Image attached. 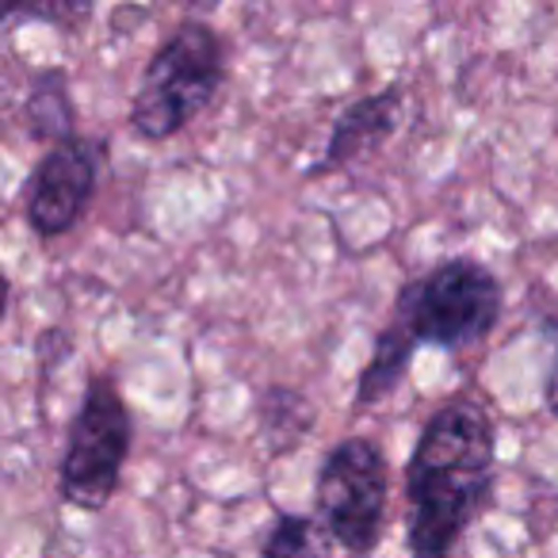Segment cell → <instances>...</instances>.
Masks as SVG:
<instances>
[{
  "label": "cell",
  "instance_id": "obj_1",
  "mask_svg": "<svg viewBox=\"0 0 558 558\" xmlns=\"http://www.w3.org/2000/svg\"><path fill=\"white\" fill-rule=\"evenodd\" d=\"M405 547L413 558H451L497 489V425L486 405L451 395L421 425L405 459Z\"/></svg>",
  "mask_w": 558,
  "mask_h": 558
},
{
  "label": "cell",
  "instance_id": "obj_2",
  "mask_svg": "<svg viewBox=\"0 0 558 558\" xmlns=\"http://www.w3.org/2000/svg\"><path fill=\"white\" fill-rule=\"evenodd\" d=\"M230 77V50L207 20H180L146 58L131 96V131L169 142L218 100Z\"/></svg>",
  "mask_w": 558,
  "mask_h": 558
},
{
  "label": "cell",
  "instance_id": "obj_3",
  "mask_svg": "<svg viewBox=\"0 0 558 558\" xmlns=\"http://www.w3.org/2000/svg\"><path fill=\"white\" fill-rule=\"evenodd\" d=\"M505 314V288L489 264L448 256L421 276L405 279L390 322L417 341V349L459 352L482 344Z\"/></svg>",
  "mask_w": 558,
  "mask_h": 558
},
{
  "label": "cell",
  "instance_id": "obj_4",
  "mask_svg": "<svg viewBox=\"0 0 558 558\" xmlns=\"http://www.w3.org/2000/svg\"><path fill=\"white\" fill-rule=\"evenodd\" d=\"M134 448V413L111 375H88L58 459V497L70 509L100 512L116 497Z\"/></svg>",
  "mask_w": 558,
  "mask_h": 558
},
{
  "label": "cell",
  "instance_id": "obj_5",
  "mask_svg": "<svg viewBox=\"0 0 558 558\" xmlns=\"http://www.w3.org/2000/svg\"><path fill=\"white\" fill-rule=\"evenodd\" d=\"M390 466L372 436H344L326 448L314 478V517L349 558H372L387 532Z\"/></svg>",
  "mask_w": 558,
  "mask_h": 558
},
{
  "label": "cell",
  "instance_id": "obj_6",
  "mask_svg": "<svg viewBox=\"0 0 558 558\" xmlns=\"http://www.w3.org/2000/svg\"><path fill=\"white\" fill-rule=\"evenodd\" d=\"M108 169V142L77 134L43 149L24 184V222L39 241L70 233L88 215Z\"/></svg>",
  "mask_w": 558,
  "mask_h": 558
},
{
  "label": "cell",
  "instance_id": "obj_7",
  "mask_svg": "<svg viewBox=\"0 0 558 558\" xmlns=\"http://www.w3.org/2000/svg\"><path fill=\"white\" fill-rule=\"evenodd\" d=\"M402 104H405V88L398 85V81L383 85L379 93H367V96H360V100H352L349 108L333 119V126H329L318 161L306 165V180H318V177H326V172H337L349 161H356V157L379 149L383 142L398 131Z\"/></svg>",
  "mask_w": 558,
  "mask_h": 558
},
{
  "label": "cell",
  "instance_id": "obj_8",
  "mask_svg": "<svg viewBox=\"0 0 558 558\" xmlns=\"http://www.w3.org/2000/svg\"><path fill=\"white\" fill-rule=\"evenodd\" d=\"M24 126H27V138L39 142L43 149L77 138V104H73V88L65 70L43 65V70H35L27 77Z\"/></svg>",
  "mask_w": 558,
  "mask_h": 558
},
{
  "label": "cell",
  "instance_id": "obj_9",
  "mask_svg": "<svg viewBox=\"0 0 558 558\" xmlns=\"http://www.w3.org/2000/svg\"><path fill=\"white\" fill-rule=\"evenodd\" d=\"M318 425V410L314 402L295 387L271 383L256 395V428L268 448V456H291L303 448V440Z\"/></svg>",
  "mask_w": 558,
  "mask_h": 558
},
{
  "label": "cell",
  "instance_id": "obj_10",
  "mask_svg": "<svg viewBox=\"0 0 558 558\" xmlns=\"http://www.w3.org/2000/svg\"><path fill=\"white\" fill-rule=\"evenodd\" d=\"M413 352H417V341H413L398 322H387V326L375 333L367 367L360 372L356 390H352V410H372V405H379L383 398L405 379V372H410V364H413Z\"/></svg>",
  "mask_w": 558,
  "mask_h": 558
},
{
  "label": "cell",
  "instance_id": "obj_11",
  "mask_svg": "<svg viewBox=\"0 0 558 558\" xmlns=\"http://www.w3.org/2000/svg\"><path fill=\"white\" fill-rule=\"evenodd\" d=\"M337 543L326 535L314 512L279 509L260 543V558H337Z\"/></svg>",
  "mask_w": 558,
  "mask_h": 558
},
{
  "label": "cell",
  "instance_id": "obj_12",
  "mask_svg": "<svg viewBox=\"0 0 558 558\" xmlns=\"http://www.w3.org/2000/svg\"><path fill=\"white\" fill-rule=\"evenodd\" d=\"M96 12V4L88 0H54V4H12L9 24H20V20H32V24H50L58 32H81L88 16Z\"/></svg>",
  "mask_w": 558,
  "mask_h": 558
},
{
  "label": "cell",
  "instance_id": "obj_13",
  "mask_svg": "<svg viewBox=\"0 0 558 558\" xmlns=\"http://www.w3.org/2000/svg\"><path fill=\"white\" fill-rule=\"evenodd\" d=\"M539 398H543V410H547L550 417H558V349H555V360H550L547 375H543Z\"/></svg>",
  "mask_w": 558,
  "mask_h": 558
},
{
  "label": "cell",
  "instance_id": "obj_14",
  "mask_svg": "<svg viewBox=\"0 0 558 558\" xmlns=\"http://www.w3.org/2000/svg\"><path fill=\"white\" fill-rule=\"evenodd\" d=\"M146 16H149V9H116L111 12V27H116L119 35H131V27Z\"/></svg>",
  "mask_w": 558,
  "mask_h": 558
}]
</instances>
